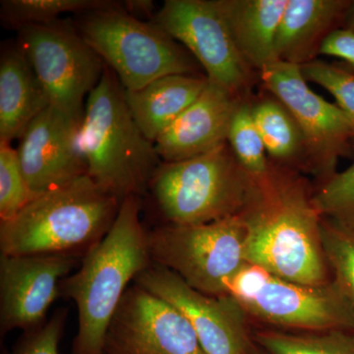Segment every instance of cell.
I'll list each match as a JSON object with an SVG mask.
<instances>
[{
    "mask_svg": "<svg viewBox=\"0 0 354 354\" xmlns=\"http://www.w3.org/2000/svg\"><path fill=\"white\" fill-rule=\"evenodd\" d=\"M80 124L50 106L25 130L16 151L32 198L88 174L78 147Z\"/></svg>",
    "mask_w": 354,
    "mask_h": 354,
    "instance_id": "9a60e30c",
    "label": "cell"
},
{
    "mask_svg": "<svg viewBox=\"0 0 354 354\" xmlns=\"http://www.w3.org/2000/svg\"><path fill=\"white\" fill-rule=\"evenodd\" d=\"M312 200L323 218L354 230V164L324 181Z\"/></svg>",
    "mask_w": 354,
    "mask_h": 354,
    "instance_id": "484cf974",
    "label": "cell"
},
{
    "mask_svg": "<svg viewBox=\"0 0 354 354\" xmlns=\"http://www.w3.org/2000/svg\"><path fill=\"white\" fill-rule=\"evenodd\" d=\"M252 115L266 151L274 160L288 162L305 152L297 121L278 100H262L252 106Z\"/></svg>",
    "mask_w": 354,
    "mask_h": 354,
    "instance_id": "44dd1931",
    "label": "cell"
},
{
    "mask_svg": "<svg viewBox=\"0 0 354 354\" xmlns=\"http://www.w3.org/2000/svg\"><path fill=\"white\" fill-rule=\"evenodd\" d=\"M121 4L109 0H2L0 17L6 27L19 31L28 26L55 22L62 14L80 15Z\"/></svg>",
    "mask_w": 354,
    "mask_h": 354,
    "instance_id": "603a6c76",
    "label": "cell"
},
{
    "mask_svg": "<svg viewBox=\"0 0 354 354\" xmlns=\"http://www.w3.org/2000/svg\"><path fill=\"white\" fill-rule=\"evenodd\" d=\"M353 9H351V26H349V28H351V29L354 30V3H353Z\"/></svg>",
    "mask_w": 354,
    "mask_h": 354,
    "instance_id": "1f68e13d",
    "label": "cell"
},
{
    "mask_svg": "<svg viewBox=\"0 0 354 354\" xmlns=\"http://www.w3.org/2000/svg\"><path fill=\"white\" fill-rule=\"evenodd\" d=\"M318 55L341 58L354 69V30H333L323 39Z\"/></svg>",
    "mask_w": 354,
    "mask_h": 354,
    "instance_id": "f546056e",
    "label": "cell"
},
{
    "mask_svg": "<svg viewBox=\"0 0 354 354\" xmlns=\"http://www.w3.org/2000/svg\"><path fill=\"white\" fill-rule=\"evenodd\" d=\"M247 316L285 328L322 332L354 330V312L334 281L307 286L245 264L228 286Z\"/></svg>",
    "mask_w": 354,
    "mask_h": 354,
    "instance_id": "ba28073f",
    "label": "cell"
},
{
    "mask_svg": "<svg viewBox=\"0 0 354 354\" xmlns=\"http://www.w3.org/2000/svg\"><path fill=\"white\" fill-rule=\"evenodd\" d=\"M74 26L113 70L124 90L137 91L157 79L194 74L190 55L155 22L128 13L124 3L80 14Z\"/></svg>",
    "mask_w": 354,
    "mask_h": 354,
    "instance_id": "8992f818",
    "label": "cell"
},
{
    "mask_svg": "<svg viewBox=\"0 0 354 354\" xmlns=\"http://www.w3.org/2000/svg\"><path fill=\"white\" fill-rule=\"evenodd\" d=\"M207 84V77L176 74L157 79L140 90H125V97L140 130L155 143L158 137L196 101Z\"/></svg>",
    "mask_w": 354,
    "mask_h": 354,
    "instance_id": "ffe728a7",
    "label": "cell"
},
{
    "mask_svg": "<svg viewBox=\"0 0 354 354\" xmlns=\"http://www.w3.org/2000/svg\"><path fill=\"white\" fill-rule=\"evenodd\" d=\"M351 4L344 0H288L277 35L278 62L302 66L314 60L330 28Z\"/></svg>",
    "mask_w": 354,
    "mask_h": 354,
    "instance_id": "ac0fdd59",
    "label": "cell"
},
{
    "mask_svg": "<svg viewBox=\"0 0 354 354\" xmlns=\"http://www.w3.org/2000/svg\"><path fill=\"white\" fill-rule=\"evenodd\" d=\"M258 183L227 143L176 162H160L148 191L167 225H196L241 215Z\"/></svg>",
    "mask_w": 354,
    "mask_h": 354,
    "instance_id": "5b68a950",
    "label": "cell"
},
{
    "mask_svg": "<svg viewBox=\"0 0 354 354\" xmlns=\"http://www.w3.org/2000/svg\"><path fill=\"white\" fill-rule=\"evenodd\" d=\"M68 310L57 309L50 320L43 325L27 330L10 354H59L62 339Z\"/></svg>",
    "mask_w": 354,
    "mask_h": 354,
    "instance_id": "f1b7e54d",
    "label": "cell"
},
{
    "mask_svg": "<svg viewBox=\"0 0 354 354\" xmlns=\"http://www.w3.org/2000/svg\"><path fill=\"white\" fill-rule=\"evenodd\" d=\"M241 99L209 82L196 101L155 141L162 162L204 155L227 143L228 130Z\"/></svg>",
    "mask_w": 354,
    "mask_h": 354,
    "instance_id": "2e32d148",
    "label": "cell"
},
{
    "mask_svg": "<svg viewBox=\"0 0 354 354\" xmlns=\"http://www.w3.org/2000/svg\"><path fill=\"white\" fill-rule=\"evenodd\" d=\"M260 74L266 88L297 121L312 171L327 180L335 174L339 158L353 145V120L309 88L298 65L276 62Z\"/></svg>",
    "mask_w": 354,
    "mask_h": 354,
    "instance_id": "30bf717a",
    "label": "cell"
},
{
    "mask_svg": "<svg viewBox=\"0 0 354 354\" xmlns=\"http://www.w3.org/2000/svg\"><path fill=\"white\" fill-rule=\"evenodd\" d=\"M288 0H216L241 57L262 71L278 62L276 41Z\"/></svg>",
    "mask_w": 354,
    "mask_h": 354,
    "instance_id": "d6986e66",
    "label": "cell"
},
{
    "mask_svg": "<svg viewBox=\"0 0 354 354\" xmlns=\"http://www.w3.org/2000/svg\"><path fill=\"white\" fill-rule=\"evenodd\" d=\"M50 99L19 44L3 46L0 57V143L20 139Z\"/></svg>",
    "mask_w": 354,
    "mask_h": 354,
    "instance_id": "e0dca14e",
    "label": "cell"
},
{
    "mask_svg": "<svg viewBox=\"0 0 354 354\" xmlns=\"http://www.w3.org/2000/svg\"><path fill=\"white\" fill-rule=\"evenodd\" d=\"M321 227L332 281L354 312V230L323 216Z\"/></svg>",
    "mask_w": 354,
    "mask_h": 354,
    "instance_id": "d4e9b609",
    "label": "cell"
},
{
    "mask_svg": "<svg viewBox=\"0 0 354 354\" xmlns=\"http://www.w3.org/2000/svg\"><path fill=\"white\" fill-rule=\"evenodd\" d=\"M153 22L194 55L209 82L241 97L250 83L251 68L237 50L216 0H167Z\"/></svg>",
    "mask_w": 354,
    "mask_h": 354,
    "instance_id": "8fae6325",
    "label": "cell"
},
{
    "mask_svg": "<svg viewBox=\"0 0 354 354\" xmlns=\"http://www.w3.org/2000/svg\"><path fill=\"white\" fill-rule=\"evenodd\" d=\"M253 341L268 354H354V330H330L301 334L259 330Z\"/></svg>",
    "mask_w": 354,
    "mask_h": 354,
    "instance_id": "7402d4cb",
    "label": "cell"
},
{
    "mask_svg": "<svg viewBox=\"0 0 354 354\" xmlns=\"http://www.w3.org/2000/svg\"><path fill=\"white\" fill-rule=\"evenodd\" d=\"M257 183L253 199L241 214L247 227V264L302 285L329 283L322 216L304 181L271 165Z\"/></svg>",
    "mask_w": 354,
    "mask_h": 354,
    "instance_id": "6da1fadb",
    "label": "cell"
},
{
    "mask_svg": "<svg viewBox=\"0 0 354 354\" xmlns=\"http://www.w3.org/2000/svg\"><path fill=\"white\" fill-rule=\"evenodd\" d=\"M227 144L241 167L253 178H263L269 174L271 165L268 162L266 148L252 115V106L239 101L235 109Z\"/></svg>",
    "mask_w": 354,
    "mask_h": 354,
    "instance_id": "cb8c5ba5",
    "label": "cell"
},
{
    "mask_svg": "<svg viewBox=\"0 0 354 354\" xmlns=\"http://www.w3.org/2000/svg\"><path fill=\"white\" fill-rule=\"evenodd\" d=\"M250 354H268V353H266L265 351H262V349H261V348H260V351H258V353H257V351H256V349L252 348V351H251Z\"/></svg>",
    "mask_w": 354,
    "mask_h": 354,
    "instance_id": "d6a6232c",
    "label": "cell"
},
{
    "mask_svg": "<svg viewBox=\"0 0 354 354\" xmlns=\"http://www.w3.org/2000/svg\"><path fill=\"white\" fill-rule=\"evenodd\" d=\"M79 254L0 257V330L36 329L60 297L62 279L80 262Z\"/></svg>",
    "mask_w": 354,
    "mask_h": 354,
    "instance_id": "5bb4252c",
    "label": "cell"
},
{
    "mask_svg": "<svg viewBox=\"0 0 354 354\" xmlns=\"http://www.w3.org/2000/svg\"><path fill=\"white\" fill-rule=\"evenodd\" d=\"M140 213L139 197L125 198L106 236L60 283V297L73 300L78 309L72 354H102L109 324L129 283L153 264Z\"/></svg>",
    "mask_w": 354,
    "mask_h": 354,
    "instance_id": "7a4b0ae2",
    "label": "cell"
},
{
    "mask_svg": "<svg viewBox=\"0 0 354 354\" xmlns=\"http://www.w3.org/2000/svg\"><path fill=\"white\" fill-rule=\"evenodd\" d=\"M102 354H206L185 317L133 283L104 337Z\"/></svg>",
    "mask_w": 354,
    "mask_h": 354,
    "instance_id": "4fadbf2b",
    "label": "cell"
},
{
    "mask_svg": "<svg viewBox=\"0 0 354 354\" xmlns=\"http://www.w3.org/2000/svg\"><path fill=\"white\" fill-rule=\"evenodd\" d=\"M247 227L241 215L196 225H165L148 232L153 264L174 272L211 297L228 295L232 279L247 264Z\"/></svg>",
    "mask_w": 354,
    "mask_h": 354,
    "instance_id": "52a82bcc",
    "label": "cell"
},
{
    "mask_svg": "<svg viewBox=\"0 0 354 354\" xmlns=\"http://www.w3.org/2000/svg\"><path fill=\"white\" fill-rule=\"evenodd\" d=\"M300 67L305 80L322 86L334 95L337 106L354 124V71L316 59Z\"/></svg>",
    "mask_w": 354,
    "mask_h": 354,
    "instance_id": "83f0119b",
    "label": "cell"
},
{
    "mask_svg": "<svg viewBox=\"0 0 354 354\" xmlns=\"http://www.w3.org/2000/svg\"><path fill=\"white\" fill-rule=\"evenodd\" d=\"M134 283L178 310L192 326L206 354H250L252 351L248 316L230 295H204L156 264L140 272Z\"/></svg>",
    "mask_w": 354,
    "mask_h": 354,
    "instance_id": "7c38bea8",
    "label": "cell"
},
{
    "mask_svg": "<svg viewBox=\"0 0 354 354\" xmlns=\"http://www.w3.org/2000/svg\"><path fill=\"white\" fill-rule=\"evenodd\" d=\"M120 206L85 174L32 198L12 220L0 223V251L9 256L86 254L108 234Z\"/></svg>",
    "mask_w": 354,
    "mask_h": 354,
    "instance_id": "3957f363",
    "label": "cell"
},
{
    "mask_svg": "<svg viewBox=\"0 0 354 354\" xmlns=\"http://www.w3.org/2000/svg\"><path fill=\"white\" fill-rule=\"evenodd\" d=\"M124 3L125 10L128 13L136 12L142 14V15H148L150 17H155V12L153 10V2L149 1V0H135V1H125Z\"/></svg>",
    "mask_w": 354,
    "mask_h": 354,
    "instance_id": "4dcf8cb0",
    "label": "cell"
},
{
    "mask_svg": "<svg viewBox=\"0 0 354 354\" xmlns=\"http://www.w3.org/2000/svg\"><path fill=\"white\" fill-rule=\"evenodd\" d=\"M31 199L17 151L0 143V223L12 220Z\"/></svg>",
    "mask_w": 354,
    "mask_h": 354,
    "instance_id": "4316f807",
    "label": "cell"
},
{
    "mask_svg": "<svg viewBox=\"0 0 354 354\" xmlns=\"http://www.w3.org/2000/svg\"><path fill=\"white\" fill-rule=\"evenodd\" d=\"M18 38L50 106L82 121L84 101L101 80L104 62L67 23L28 26Z\"/></svg>",
    "mask_w": 354,
    "mask_h": 354,
    "instance_id": "9c48e42d",
    "label": "cell"
},
{
    "mask_svg": "<svg viewBox=\"0 0 354 354\" xmlns=\"http://www.w3.org/2000/svg\"><path fill=\"white\" fill-rule=\"evenodd\" d=\"M78 147L88 176L120 202L145 194L162 162L155 144L132 118L124 88L108 66L86 100Z\"/></svg>",
    "mask_w": 354,
    "mask_h": 354,
    "instance_id": "277c9868",
    "label": "cell"
}]
</instances>
